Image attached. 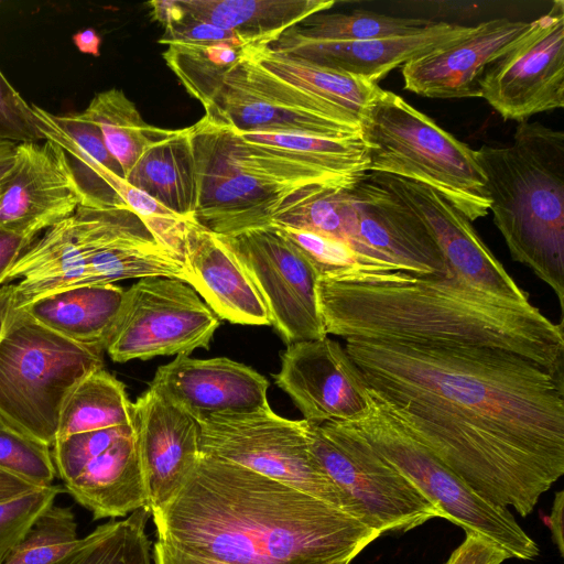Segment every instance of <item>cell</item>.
I'll return each mask as SVG.
<instances>
[{"instance_id": "31", "label": "cell", "mask_w": 564, "mask_h": 564, "mask_svg": "<svg viewBox=\"0 0 564 564\" xmlns=\"http://www.w3.org/2000/svg\"><path fill=\"white\" fill-rule=\"evenodd\" d=\"M149 508L111 520L82 538L76 547L52 564H152L151 541L145 527Z\"/></svg>"}, {"instance_id": "14", "label": "cell", "mask_w": 564, "mask_h": 564, "mask_svg": "<svg viewBox=\"0 0 564 564\" xmlns=\"http://www.w3.org/2000/svg\"><path fill=\"white\" fill-rule=\"evenodd\" d=\"M484 98L503 119L528 121L564 107V2L531 22L527 34L494 62L479 82Z\"/></svg>"}, {"instance_id": "47", "label": "cell", "mask_w": 564, "mask_h": 564, "mask_svg": "<svg viewBox=\"0 0 564 564\" xmlns=\"http://www.w3.org/2000/svg\"><path fill=\"white\" fill-rule=\"evenodd\" d=\"M72 39L80 53L93 55L95 57L100 55L101 37L94 29L89 28L78 31Z\"/></svg>"}, {"instance_id": "19", "label": "cell", "mask_w": 564, "mask_h": 564, "mask_svg": "<svg viewBox=\"0 0 564 564\" xmlns=\"http://www.w3.org/2000/svg\"><path fill=\"white\" fill-rule=\"evenodd\" d=\"M531 22L507 18L474 25L465 36L442 45L402 66L404 89L430 98L481 97L486 69L511 50Z\"/></svg>"}, {"instance_id": "9", "label": "cell", "mask_w": 564, "mask_h": 564, "mask_svg": "<svg viewBox=\"0 0 564 564\" xmlns=\"http://www.w3.org/2000/svg\"><path fill=\"white\" fill-rule=\"evenodd\" d=\"M312 455L346 500L348 512L381 534L406 532L433 518L432 505L349 422H307Z\"/></svg>"}, {"instance_id": "28", "label": "cell", "mask_w": 564, "mask_h": 564, "mask_svg": "<svg viewBox=\"0 0 564 564\" xmlns=\"http://www.w3.org/2000/svg\"><path fill=\"white\" fill-rule=\"evenodd\" d=\"M243 54L272 74L333 104L358 120L383 91L376 83L276 52L267 44L247 46Z\"/></svg>"}, {"instance_id": "12", "label": "cell", "mask_w": 564, "mask_h": 564, "mask_svg": "<svg viewBox=\"0 0 564 564\" xmlns=\"http://www.w3.org/2000/svg\"><path fill=\"white\" fill-rule=\"evenodd\" d=\"M218 316L186 282L145 278L124 291L123 303L105 350L116 362L158 356H188L208 349Z\"/></svg>"}, {"instance_id": "5", "label": "cell", "mask_w": 564, "mask_h": 564, "mask_svg": "<svg viewBox=\"0 0 564 564\" xmlns=\"http://www.w3.org/2000/svg\"><path fill=\"white\" fill-rule=\"evenodd\" d=\"M494 223L513 260L529 267L564 310V133L517 126L508 147L475 150Z\"/></svg>"}, {"instance_id": "20", "label": "cell", "mask_w": 564, "mask_h": 564, "mask_svg": "<svg viewBox=\"0 0 564 564\" xmlns=\"http://www.w3.org/2000/svg\"><path fill=\"white\" fill-rule=\"evenodd\" d=\"M269 386L258 371L229 358L178 355L158 368L149 388L199 423L215 414L270 406Z\"/></svg>"}, {"instance_id": "35", "label": "cell", "mask_w": 564, "mask_h": 564, "mask_svg": "<svg viewBox=\"0 0 564 564\" xmlns=\"http://www.w3.org/2000/svg\"><path fill=\"white\" fill-rule=\"evenodd\" d=\"M272 226L302 251L318 279H343L365 272H393L360 256L338 239L304 229Z\"/></svg>"}, {"instance_id": "29", "label": "cell", "mask_w": 564, "mask_h": 564, "mask_svg": "<svg viewBox=\"0 0 564 564\" xmlns=\"http://www.w3.org/2000/svg\"><path fill=\"white\" fill-rule=\"evenodd\" d=\"M80 113L99 129L107 150L123 172V178L150 147L175 131L147 123L134 102L118 88L96 94Z\"/></svg>"}, {"instance_id": "10", "label": "cell", "mask_w": 564, "mask_h": 564, "mask_svg": "<svg viewBox=\"0 0 564 564\" xmlns=\"http://www.w3.org/2000/svg\"><path fill=\"white\" fill-rule=\"evenodd\" d=\"M204 119L239 132L327 139L360 135L357 118L272 74L243 54L203 105Z\"/></svg>"}, {"instance_id": "46", "label": "cell", "mask_w": 564, "mask_h": 564, "mask_svg": "<svg viewBox=\"0 0 564 564\" xmlns=\"http://www.w3.org/2000/svg\"><path fill=\"white\" fill-rule=\"evenodd\" d=\"M40 488L15 475L0 469V502Z\"/></svg>"}, {"instance_id": "4", "label": "cell", "mask_w": 564, "mask_h": 564, "mask_svg": "<svg viewBox=\"0 0 564 564\" xmlns=\"http://www.w3.org/2000/svg\"><path fill=\"white\" fill-rule=\"evenodd\" d=\"M187 131L196 176L192 219L218 236L269 226L322 191L358 178L332 173L301 154L249 142L235 129L204 118Z\"/></svg>"}, {"instance_id": "41", "label": "cell", "mask_w": 564, "mask_h": 564, "mask_svg": "<svg viewBox=\"0 0 564 564\" xmlns=\"http://www.w3.org/2000/svg\"><path fill=\"white\" fill-rule=\"evenodd\" d=\"M510 556L490 541L466 533L464 541L444 564H502Z\"/></svg>"}, {"instance_id": "6", "label": "cell", "mask_w": 564, "mask_h": 564, "mask_svg": "<svg viewBox=\"0 0 564 564\" xmlns=\"http://www.w3.org/2000/svg\"><path fill=\"white\" fill-rule=\"evenodd\" d=\"M359 121L369 172L424 184L470 221L488 215L490 198L475 150L401 96L383 90Z\"/></svg>"}, {"instance_id": "38", "label": "cell", "mask_w": 564, "mask_h": 564, "mask_svg": "<svg viewBox=\"0 0 564 564\" xmlns=\"http://www.w3.org/2000/svg\"><path fill=\"white\" fill-rule=\"evenodd\" d=\"M61 492L58 486L40 487L0 502V564L25 534L35 518Z\"/></svg>"}, {"instance_id": "2", "label": "cell", "mask_w": 564, "mask_h": 564, "mask_svg": "<svg viewBox=\"0 0 564 564\" xmlns=\"http://www.w3.org/2000/svg\"><path fill=\"white\" fill-rule=\"evenodd\" d=\"M152 517L159 541L229 564H350L381 535L321 499L203 453Z\"/></svg>"}, {"instance_id": "18", "label": "cell", "mask_w": 564, "mask_h": 564, "mask_svg": "<svg viewBox=\"0 0 564 564\" xmlns=\"http://www.w3.org/2000/svg\"><path fill=\"white\" fill-rule=\"evenodd\" d=\"M133 429L151 514L182 489L200 456L196 420L149 388L133 403Z\"/></svg>"}, {"instance_id": "24", "label": "cell", "mask_w": 564, "mask_h": 564, "mask_svg": "<svg viewBox=\"0 0 564 564\" xmlns=\"http://www.w3.org/2000/svg\"><path fill=\"white\" fill-rule=\"evenodd\" d=\"M33 108L43 122L45 138L66 152L84 193L83 205L127 207L113 189L123 172L107 150L99 129L80 112L53 115L39 106Z\"/></svg>"}, {"instance_id": "50", "label": "cell", "mask_w": 564, "mask_h": 564, "mask_svg": "<svg viewBox=\"0 0 564 564\" xmlns=\"http://www.w3.org/2000/svg\"><path fill=\"white\" fill-rule=\"evenodd\" d=\"M2 189H3V187H0V194H1Z\"/></svg>"}, {"instance_id": "13", "label": "cell", "mask_w": 564, "mask_h": 564, "mask_svg": "<svg viewBox=\"0 0 564 564\" xmlns=\"http://www.w3.org/2000/svg\"><path fill=\"white\" fill-rule=\"evenodd\" d=\"M218 237L252 280L286 344L327 336L317 310L318 275L293 242L272 225Z\"/></svg>"}, {"instance_id": "37", "label": "cell", "mask_w": 564, "mask_h": 564, "mask_svg": "<svg viewBox=\"0 0 564 564\" xmlns=\"http://www.w3.org/2000/svg\"><path fill=\"white\" fill-rule=\"evenodd\" d=\"M133 432V425H124L75 433L55 440L52 456L56 473L64 484L73 480L94 457Z\"/></svg>"}, {"instance_id": "40", "label": "cell", "mask_w": 564, "mask_h": 564, "mask_svg": "<svg viewBox=\"0 0 564 564\" xmlns=\"http://www.w3.org/2000/svg\"><path fill=\"white\" fill-rule=\"evenodd\" d=\"M183 42L192 44L228 43L243 50L248 45L232 31L194 20L186 12L182 21L164 30L159 43Z\"/></svg>"}, {"instance_id": "49", "label": "cell", "mask_w": 564, "mask_h": 564, "mask_svg": "<svg viewBox=\"0 0 564 564\" xmlns=\"http://www.w3.org/2000/svg\"><path fill=\"white\" fill-rule=\"evenodd\" d=\"M14 284H3L0 288V339L9 322L13 306Z\"/></svg>"}, {"instance_id": "48", "label": "cell", "mask_w": 564, "mask_h": 564, "mask_svg": "<svg viewBox=\"0 0 564 564\" xmlns=\"http://www.w3.org/2000/svg\"><path fill=\"white\" fill-rule=\"evenodd\" d=\"M17 144L0 141V187L4 186L9 180L14 161Z\"/></svg>"}, {"instance_id": "15", "label": "cell", "mask_w": 564, "mask_h": 564, "mask_svg": "<svg viewBox=\"0 0 564 564\" xmlns=\"http://www.w3.org/2000/svg\"><path fill=\"white\" fill-rule=\"evenodd\" d=\"M369 176L426 226L444 257L449 273L498 297L530 302L529 294L505 270L480 239L471 221L438 192L394 175L369 172Z\"/></svg>"}, {"instance_id": "3", "label": "cell", "mask_w": 564, "mask_h": 564, "mask_svg": "<svg viewBox=\"0 0 564 564\" xmlns=\"http://www.w3.org/2000/svg\"><path fill=\"white\" fill-rule=\"evenodd\" d=\"M318 315L326 335L390 343L503 349L564 378L563 323L530 302L478 290L453 273L366 272L318 279Z\"/></svg>"}, {"instance_id": "34", "label": "cell", "mask_w": 564, "mask_h": 564, "mask_svg": "<svg viewBox=\"0 0 564 564\" xmlns=\"http://www.w3.org/2000/svg\"><path fill=\"white\" fill-rule=\"evenodd\" d=\"M79 541L72 510L53 502L35 518L2 564H52Z\"/></svg>"}, {"instance_id": "1", "label": "cell", "mask_w": 564, "mask_h": 564, "mask_svg": "<svg viewBox=\"0 0 564 564\" xmlns=\"http://www.w3.org/2000/svg\"><path fill=\"white\" fill-rule=\"evenodd\" d=\"M369 388L489 501L530 514L564 474V378L498 348L346 339Z\"/></svg>"}, {"instance_id": "11", "label": "cell", "mask_w": 564, "mask_h": 564, "mask_svg": "<svg viewBox=\"0 0 564 564\" xmlns=\"http://www.w3.org/2000/svg\"><path fill=\"white\" fill-rule=\"evenodd\" d=\"M198 424L203 454L245 466L349 513L345 498L310 451L304 419H285L267 406L215 414Z\"/></svg>"}, {"instance_id": "43", "label": "cell", "mask_w": 564, "mask_h": 564, "mask_svg": "<svg viewBox=\"0 0 564 564\" xmlns=\"http://www.w3.org/2000/svg\"><path fill=\"white\" fill-rule=\"evenodd\" d=\"M153 560L154 564H229L188 554L159 540L153 546Z\"/></svg>"}, {"instance_id": "8", "label": "cell", "mask_w": 564, "mask_h": 564, "mask_svg": "<svg viewBox=\"0 0 564 564\" xmlns=\"http://www.w3.org/2000/svg\"><path fill=\"white\" fill-rule=\"evenodd\" d=\"M349 423L440 510L443 519L490 541L510 558L528 561L540 554L510 509L469 487L417 441L370 388L366 412Z\"/></svg>"}, {"instance_id": "7", "label": "cell", "mask_w": 564, "mask_h": 564, "mask_svg": "<svg viewBox=\"0 0 564 564\" xmlns=\"http://www.w3.org/2000/svg\"><path fill=\"white\" fill-rule=\"evenodd\" d=\"M102 349L70 340L11 312L0 339V423L53 446L62 406L76 384L104 368Z\"/></svg>"}, {"instance_id": "30", "label": "cell", "mask_w": 564, "mask_h": 564, "mask_svg": "<svg viewBox=\"0 0 564 564\" xmlns=\"http://www.w3.org/2000/svg\"><path fill=\"white\" fill-rule=\"evenodd\" d=\"M133 425L124 384L104 368L79 381L59 414L56 440L75 433Z\"/></svg>"}, {"instance_id": "17", "label": "cell", "mask_w": 564, "mask_h": 564, "mask_svg": "<svg viewBox=\"0 0 564 564\" xmlns=\"http://www.w3.org/2000/svg\"><path fill=\"white\" fill-rule=\"evenodd\" d=\"M273 378L310 423L349 422L367 410L364 375L345 347L327 336L288 344Z\"/></svg>"}, {"instance_id": "39", "label": "cell", "mask_w": 564, "mask_h": 564, "mask_svg": "<svg viewBox=\"0 0 564 564\" xmlns=\"http://www.w3.org/2000/svg\"><path fill=\"white\" fill-rule=\"evenodd\" d=\"M43 122L0 70V141L11 143L45 140Z\"/></svg>"}, {"instance_id": "16", "label": "cell", "mask_w": 564, "mask_h": 564, "mask_svg": "<svg viewBox=\"0 0 564 564\" xmlns=\"http://www.w3.org/2000/svg\"><path fill=\"white\" fill-rule=\"evenodd\" d=\"M84 203L66 152L56 142L17 144L15 161L0 194V229L34 241L70 218Z\"/></svg>"}, {"instance_id": "33", "label": "cell", "mask_w": 564, "mask_h": 564, "mask_svg": "<svg viewBox=\"0 0 564 564\" xmlns=\"http://www.w3.org/2000/svg\"><path fill=\"white\" fill-rule=\"evenodd\" d=\"M165 45L163 58L166 65L202 106L224 73L241 58L243 51L228 43L169 42Z\"/></svg>"}, {"instance_id": "23", "label": "cell", "mask_w": 564, "mask_h": 564, "mask_svg": "<svg viewBox=\"0 0 564 564\" xmlns=\"http://www.w3.org/2000/svg\"><path fill=\"white\" fill-rule=\"evenodd\" d=\"M65 488L96 520L124 517L148 508L134 432L94 457Z\"/></svg>"}, {"instance_id": "44", "label": "cell", "mask_w": 564, "mask_h": 564, "mask_svg": "<svg viewBox=\"0 0 564 564\" xmlns=\"http://www.w3.org/2000/svg\"><path fill=\"white\" fill-rule=\"evenodd\" d=\"M148 6L151 8L152 18L159 22L164 30L175 25L185 17V11L178 0H155L149 2Z\"/></svg>"}, {"instance_id": "25", "label": "cell", "mask_w": 564, "mask_h": 564, "mask_svg": "<svg viewBox=\"0 0 564 564\" xmlns=\"http://www.w3.org/2000/svg\"><path fill=\"white\" fill-rule=\"evenodd\" d=\"M124 291L116 284L76 286L41 296L21 310L70 340L105 349Z\"/></svg>"}, {"instance_id": "42", "label": "cell", "mask_w": 564, "mask_h": 564, "mask_svg": "<svg viewBox=\"0 0 564 564\" xmlns=\"http://www.w3.org/2000/svg\"><path fill=\"white\" fill-rule=\"evenodd\" d=\"M32 242V240L0 229V286L6 272Z\"/></svg>"}, {"instance_id": "32", "label": "cell", "mask_w": 564, "mask_h": 564, "mask_svg": "<svg viewBox=\"0 0 564 564\" xmlns=\"http://www.w3.org/2000/svg\"><path fill=\"white\" fill-rule=\"evenodd\" d=\"M433 23L425 19L356 10L350 13H315L289 30L310 40L352 42L410 35Z\"/></svg>"}, {"instance_id": "27", "label": "cell", "mask_w": 564, "mask_h": 564, "mask_svg": "<svg viewBox=\"0 0 564 564\" xmlns=\"http://www.w3.org/2000/svg\"><path fill=\"white\" fill-rule=\"evenodd\" d=\"M124 180L161 205L191 220L196 204V176L187 128L150 147Z\"/></svg>"}, {"instance_id": "26", "label": "cell", "mask_w": 564, "mask_h": 564, "mask_svg": "<svg viewBox=\"0 0 564 564\" xmlns=\"http://www.w3.org/2000/svg\"><path fill=\"white\" fill-rule=\"evenodd\" d=\"M194 20L235 32L248 46L270 44L333 0H178Z\"/></svg>"}, {"instance_id": "21", "label": "cell", "mask_w": 564, "mask_h": 564, "mask_svg": "<svg viewBox=\"0 0 564 564\" xmlns=\"http://www.w3.org/2000/svg\"><path fill=\"white\" fill-rule=\"evenodd\" d=\"M471 29L434 22L410 35L352 42L310 40L286 30L267 45L276 52L378 84L392 69L465 36Z\"/></svg>"}, {"instance_id": "22", "label": "cell", "mask_w": 564, "mask_h": 564, "mask_svg": "<svg viewBox=\"0 0 564 564\" xmlns=\"http://www.w3.org/2000/svg\"><path fill=\"white\" fill-rule=\"evenodd\" d=\"M187 281L220 319L241 325H271L267 306L232 251L217 235L187 221Z\"/></svg>"}, {"instance_id": "45", "label": "cell", "mask_w": 564, "mask_h": 564, "mask_svg": "<svg viewBox=\"0 0 564 564\" xmlns=\"http://www.w3.org/2000/svg\"><path fill=\"white\" fill-rule=\"evenodd\" d=\"M563 507H564V491L556 492L551 514L549 517V527L551 530L552 541L558 550L561 556L564 555V536H563Z\"/></svg>"}, {"instance_id": "36", "label": "cell", "mask_w": 564, "mask_h": 564, "mask_svg": "<svg viewBox=\"0 0 564 564\" xmlns=\"http://www.w3.org/2000/svg\"><path fill=\"white\" fill-rule=\"evenodd\" d=\"M0 469L37 487L53 485L56 476L50 446L0 423Z\"/></svg>"}]
</instances>
